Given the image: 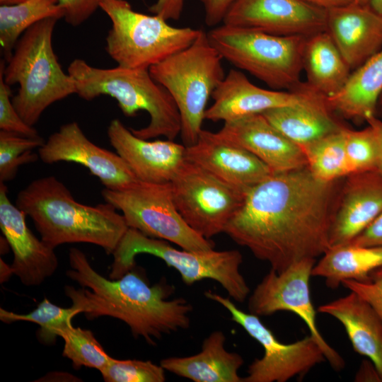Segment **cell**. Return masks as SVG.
<instances>
[{"instance_id": "6da1fadb", "label": "cell", "mask_w": 382, "mask_h": 382, "mask_svg": "<svg viewBox=\"0 0 382 382\" xmlns=\"http://www.w3.org/2000/svg\"><path fill=\"white\" fill-rule=\"evenodd\" d=\"M343 178L321 181L307 166L274 173L248 190L224 233L278 273L316 259L330 248Z\"/></svg>"}, {"instance_id": "7a4b0ae2", "label": "cell", "mask_w": 382, "mask_h": 382, "mask_svg": "<svg viewBox=\"0 0 382 382\" xmlns=\"http://www.w3.org/2000/svg\"><path fill=\"white\" fill-rule=\"evenodd\" d=\"M67 277L81 288L66 286L65 295L88 319L110 316L125 323L132 335L156 345L165 334L189 328L192 305L184 298L169 300L173 285L165 279L151 286L136 267L116 279L96 272L83 252L71 248Z\"/></svg>"}, {"instance_id": "3957f363", "label": "cell", "mask_w": 382, "mask_h": 382, "mask_svg": "<svg viewBox=\"0 0 382 382\" xmlns=\"http://www.w3.org/2000/svg\"><path fill=\"white\" fill-rule=\"evenodd\" d=\"M16 205L32 219L42 241L54 249L85 243L112 254L129 228L112 204H81L53 175L35 179L19 191Z\"/></svg>"}, {"instance_id": "277c9868", "label": "cell", "mask_w": 382, "mask_h": 382, "mask_svg": "<svg viewBox=\"0 0 382 382\" xmlns=\"http://www.w3.org/2000/svg\"><path fill=\"white\" fill-rule=\"evenodd\" d=\"M68 73L75 80L76 94L86 100L102 95L115 98L126 117H134L139 110L150 117L148 125L132 129L143 139L163 136L174 140L181 132V117L168 90L156 81L149 69L117 66L102 69L92 66L81 59L73 60Z\"/></svg>"}, {"instance_id": "5b68a950", "label": "cell", "mask_w": 382, "mask_h": 382, "mask_svg": "<svg viewBox=\"0 0 382 382\" xmlns=\"http://www.w3.org/2000/svg\"><path fill=\"white\" fill-rule=\"evenodd\" d=\"M58 20L47 18L29 28L17 42L6 66L4 63L6 83L19 86L13 104L30 126L52 103L76 94L74 79L62 70L52 47Z\"/></svg>"}, {"instance_id": "8992f818", "label": "cell", "mask_w": 382, "mask_h": 382, "mask_svg": "<svg viewBox=\"0 0 382 382\" xmlns=\"http://www.w3.org/2000/svg\"><path fill=\"white\" fill-rule=\"evenodd\" d=\"M222 57L203 30L187 48L151 66L152 78L173 98L181 117V137L193 145L202 130L209 97L224 79Z\"/></svg>"}, {"instance_id": "52a82bcc", "label": "cell", "mask_w": 382, "mask_h": 382, "mask_svg": "<svg viewBox=\"0 0 382 382\" xmlns=\"http://www.w3.org/2000/svg\"><path fill=\"white\" fill-rule=\"evenodd\" d=\"M156 256L175 268L187 285L210 279L219 282L229 296L243 302L250 288L240 272L242 254L237 250L194 252L178 250L168 241L147 236L129 228L112 253L113 262L109 277L119 279L136 267L135 257L139 254Z\"/></svg>"}, {"instance_id": "ba28073f", "label": "cell", "mask_w": 382, "mask_h": 382, "mask_svg": "<svg viewBox=\"0 0 382 382\" xmlns=\"http://www.w3.org/2000/svg\"><path fill=\"white\" fill-rule=\"evenodd\" d=\"M223 59L273 90L292 91L301 83L306 36H279L222 24L207 33Z\"/></svg>"}, {"instance_id": "9c48e42d", "label": "cell", "mask_w": 382, "mask_h": 382, "mask_svg": "<svg viewBox=\"0 0 382 382\" xmlns=\"http://www.w3.org/2000/svg\"><path fill=\"white\" fill-rule=\"evenodd\" d=\"M100 8L112 22L105 50L125 68L149 69L189 47L201 30L173 27L159 16L137 12L126 0H101Z\"/></svg>"}, {"instance_id": "30bf717a", "label": "cell", "mask_w": 382, "mask_h": 382, "mask_svg": "<svg viewBox=\"0 0 382 382\" xmlns=\"http://www.w3.org/2000/svg\"><path fill=\"white\" fill-rule=\"evenodd\" d=\"M101 194L106 202L122 213L129 228L189 251L214 249L211 239L198 234L183 219L174 204L170 183L138 181L121 190L105 188Z\"/></svg>"}, {"instance_id": "8fae6325", "label": "cell", "mask_w": 382, "mask_h": 382, "mask_svg": "<svg viewBox=\"0 0 382 382\" xmlns=\"http://www.w3.org/2000/svg\"><path fill=\"white\" fill-rule=\"evenodd\" d=\"M170 184L174 204L183 219L207 239L224 231L248 192L186 159Z\"/></svg>"}, {"instance_id": "7c38bea8", "label": "cell", "mask_w": 382, "mask_h": 382, "mask_svg": "<svg viewBox=\"0 0 382 382\" xmlns=\"http://www.w3.org/2000/svg\"><path fill=\"white\" fill-rule=\"evenodd\" d=\"M204 296L225 308L231 318L263 347L264 354L248 366L243 382H285L303 376L316 365L326 360L325 355L310 335L290 344L281 342L258 316L239 309L227 297L210 290Z\"/></svg>"}, {"instance_id": "4fadbf2b", "label": "cell", "mask_w": 382, "mask_h": 382, "mask_svg": "<svg viewBox=\"0 0 382 382\" xmlns=\"http://www.w3.org/2000/svg\"><path fill=\"white\" fill-rule=\"evenodd\" d=\"M315 264L316 259L307 258L279 273L271 269L249 297L248 310L258 316L278 311L294 313L306 324L332 368L340 371L345 367L343 358L325 340L317 326L309 287Z\"/></svg>"}, {"instance_id": "5bb4252c", "label": "cell", "mask_w": 382, "mask_h": 382, "mask_svg": "<svg viewBox=\"0 0 382 382\" xmlns=\"http://www.w3.org/2000/svg\"><path fill=\"white\" fill-rule=\"evenodd\" d=\"M325 8L305 0H236L223 23L279 35L309 36L326 30Z\"/></svg>"}, {"instance_id": "9a60e30c", "label": "cell", "mask_w": 382, "mask_h": 382, "mask_svg": "<svg viewBox=\"0 0 382 382\" xmlns=\"http://www.w3.org/2000/svg\"><path fill=\"white\" fill-rule=\"evenodd\" d=\"M38 155L47 164L62 161L81 164L107 189L121 190L139 181L117 153L93 143L76 122L64 124L52 133L38 149Z\"/></svg>"}, {"instance_id": "2e32d148", "label": "cell", "mask_w": 382, "mask_h": 382, "mask_svg": "<svg viewBox=\"0 0 382 382\" xmlns=\"http://www.w3.org/2000/svg\"><path fill=\"white\" fill-rule=\"evenodd\" d=\"M318 95L306 82L288 91L262 88L241 71L231 69L213 91L214 103L206 110L204 119L228 122L269 109L302 104Z\"/></svg>"}, {"instance_id": "e0dca14e", "label": "cell", "mask_w": 382, "mask_h": 382, "mask_svg": "<svg viewBox=\"0 0 382 382\" xmlns=\"http://www.w3.org/2000/svg\"><path fill=\"white\" fill-rule=\"evenodd\" d=\"M25 216L12 204L7 187L0 182V228L13 252L12 272L24 285L37 286L55 272L58 260L54 249L29 229Z\"/></svg>"}, {"instance_id": "ac0fdd59", "label": "cell", "mask_w": 382, "mask_h": 382, "mask_svg": "<svg viewBox=\"0 0 382 382\" xmlns=\"http://www.w3.org/2000/svg\"><path fill=\"white\" fill-rule=\"evenodd\" d=\"M108 137L116 153L141 182L170 183L185 160V145L170 139H141L118 119L110 122Z\"/></svg>"}, {"instance_id": "d6986e66", "label": "cell", "mask_w": 382, "mask_h": 382, "mask_svg": "<svg viewBox=\"0 0 382 382\" xmlns=\"http://www.w3.org/2000/svg\"><path fill=\"white\" fill-rule=\"evenodd\" d=\"M185 159L244 190L274 173L245 149L222 139L216 132L204 129L195 144L186 146Z\"/></svg>"}, {"instance_id": "ffe728a7", "label": "cell", "mask_w": 382, "mask_h": 382, "mask_svg": "<svg viewBox=\"0 0 382 382\" xmlns=\"http://www.w3.org/2000/svg\"><path fill=\"white\" fill-rule=\"evenodd\" d=\"M382 213V173L345 177L330 232V247L349 243Z\"/></svg>"}, {"instance_id": "44dd1931", "label": "cell", "mask_w": 382, "mask_h": 382, "mask_svg": "<svg viewBox=\"0 0 382 382\" xmlns=\"http://www.w3.org/2000/svg\"><path fill=\"white\" fill-rule=\"evenodd\" d=\"M216 134L254 154L273 173L307 166L302 149L282 134L262 114L224 122Z\"/></svg>"}, {"instance_id": "7402d4cb", "label": "cell", "mask_w": 382, "mask_h": 382, "mask_svg": "<svg viewBox=\"0 0 382 382\" xmlns=\"http://www.w3.org/2000/svg\"><path fill=\"white\" fill-rule=\"evenodd\" d=\"M326 30L354 71L382 49V15L355 2L326 9Z\"/></svg>"}, {"instance_id": "603a6c76", "label": "cell", "mask_w": 382, "mask_h": 382, "mask_svg": "<svg viewBox=\"0 0 382 382\" xmlns=\"http://www.w3.org/2000/svg\"><path fill=\"white\" fill-rule=\"evenodd\" d=\"M344 326L353 349L374 364L382 378V321L372 307L354 291L318 307Z\"/></svg>"}, {"instance_id": "cb8c5ba5", "label": "cell", "mask_w": 382, "mask_h": 382, "mask_svg": "<svg viewBox=\"0 0 382 382\" xmlns=\"http://www.w3.org/2000/svg\"><path fill=\"white\" fill-rule=\"evenodd\" d=\"M226 336L216 330L206 337L201 351L188 357H171L162 359L160 365L175 375L195 382H243L238 370L244 363L236 352L225 347Z\"/></svg>"}, {"instance_id": "d4e9b609", "label": "cell", "mask_w": 382, "mask_h": 382, "mask_svg": "<svg viewBox=\"0 0 382 382\" xmlns=\"http://www.w3.org/2000/svg\"><path fill=\"white\" fill-rule=\"evenodd\" d=\"M260 114L301 149L345 127L323 95L302 104L272 108Z\"/></svg>"}, {"instance_id": "484cf974", "label": "cell", "mask_w": 382, "mask_h": 382, "mask_svg": "<svg viewBox=\"0 0 382 382\" xmlns=\"http://www.w3.org/2000/svg\"><path fill=\"white\" fill-rule=\"evenodd\" d=\"M382 91V49L351 72L345 86L327 98L335 113L345 119L365 121L376 116Z\"/></svg>"}, {"instance_id": "4316f807", "label": "cell", "mask_w": 382, "mask_h": 382, "mask_svg": "<svg viewBox=\"0 0 382 382\" xmlns=\"http://www.w3.org/2000/svg\"><path fill=\"white\" fill-rule=\"evenodd\" d=\"M303 69L308 85L327 98L345 86L352 72L327 30L306 37Z\"/></svg>"}, {"instance_id": "83f0119b", "label": "cell", "mask_w": 382, "mask_h": 382, "mask_svg": "<svg viewBox=\"0 0 382 382\" xmlns=\"http://www.w3.org/2000/svg\"><path fill=\"white\" fill-rule=\"evenodd\" d=\"M382 267V246H359L351 243L330 247L313 266L312 276L325 279L336 289L344 280L370 281V274Z\"/></svg>"}, {"instance_id": "f1b7e54d", "label": "cell", "mask_w": 382, "mask_h": 382, "mask_svg": "<svg viewBox=\"0 0 382 382\" xmlns=\"http://www.w3.org/2000/svg\"><path fill=\"white\" fill-rule=\"evenodd\" d=\"M64 17L58 0H25L0 6V44L8 61L21 35L32 25L47 18Z\"/></svg>"}, {"instance_id": "f546056e", "label": "cell", "mask_w": 382, "mask_h": 382, "mask_svg": "<svg viewBox=\"0 0 382 382\" xmlns=\"http://www.w3.org/2000/svg\"><path fill=\"white\" fill-rule=\"evenodd\" d=\"M346 127L302 149L307 167L316 179L330 182L349 174L345 151Z\"/></svg>"}, {"instance_id": "4dcf8cb0", "label": "cell", "mask_w": 382, "mask_h": 382, "mask_svg": "<svg viewBox=\"0 0 382 382\" xmlns=\"http://www.w3.org/2000/svg\"><path fill=\"white\" fill-rule=\"evenodd\" d=\"M57 335L64 342L63 357L71 361L75 369L84 366L100 372L112 359L89 330L71 324L57 330Z\"/></svg>"}, {"instance_id": "1f68e13d", "label": "cell", "mask_w": 382, "mask_h": 382, "mask_svg": "<svg viewBox=\"0 0 382 382\" xmlns=\"http://www.w3.org/2000/svg\"><path fill=\"white\" fill-rule=\"evenodd\" d=\"M80 311L73 305L69 308H62L44 299L36 308L25 314L16 313L0 308V319L5 323L17 321H28L40 326L37 332L39 339L44 343L50 344L55 341L57 330L72 324L71 320Z\"/></svg>"}, {"instance_id": "d6a6232c", "label": "cell", "mask_w": 382, "mask_h": 382, "mask_svg": "<svg viewBox=\"0 0 382 382\" xmlns=\"http://www.w3.org/2000/svg\"><path fill=\"white\" fill-rule=\"evenodd\" d=\"M44 142L41 137L32 138L0 130V182L13 180L21 166L40 158L33 149Z\"/></svg>"}, {"instance_id": "836d02e7", "label": "cell", "mask_w": 382, "mask_h": 382, "mask_svg": "<svg viewBox=\"0 0 382 382\" xmlns=\"http://www.w3.org/2000/svg\"><path fill=\"white\" fill-rule=\"evenodd\" d=\"M345 151L349 174L378 169L380 151L373 128L345 129Z\"/></svg>"}, {"instance_id": "e575fe53", "label": "cell", "mask_w": 382, "mask_h": 382, "mask_svg": "<svg viewBox=\"0 0 382 382\" xmlns=\"http://www.w3.org/2000/svg\"><path fill=\"white\" fill-rule=\"evenodd\" d=\"M165 369L151 361L112 357L100 374L105 382H163Z\"/></svg>"}, {"instance_id": "d590c367", "label": "cell", "mask_w": 382, "mask_h": 382, "mask_svg": "<svg viewBox=\"0 0 382 382\" xmlns=\"http://www.w3.org/2000/svg\"><path fill=\"white\" fill-rule=\"evenodd\" d=\"M4 62L1 59L0 63V129L32 138L40 137L37 131L23 120L13 104L10 86L4 79Z\"/></svg>"}, {"instance_id": "8d00e7d4", "label": "cell", "mask_w": 382, "mask_h": 382, "mask_svg": "<svg viewBox=\"0 0 382 382\" xmlns=\"http://www.w3.org/2000/svg\"><path fill=\"white\" fill-rule=\"evenodd\" d=\"M342 284L366 301L382 321V267L371 272L369 282L347 279Z\"/></svg>"}, {"instance_id": "74e56055", "label": "cell", "mask_w": 382, "mask_h": 382, "mask_svg": "<svg viewBox=\"0 0 382 382\" xmlns=\"http://www.w3.org/2000/svg\"><path fill=\"white\" fill-rule=\"evenodd\" d=\"M101 0H58L64 12L65 21L79 26L88 20L100 8Z\"/></svg>"}, {"instance_id": "f35d334b", "label": "cell", "mask_w": 382, "mask_h": 382, "mask_svg": "<svg viewBox=\"0 0 382 382\" xmlns=\"http://www.w3.org/2000/svg\"><path fill=\"white\" fill-rule=\"evenodd\" d=\"M204 10L205 23L214 27L223 21L236 0H199Z\"/></svg>"}, {"instance_id": "ab89813d", "label": "cell", "mask_w": 382, "mask_h": 382, "mask_svg": "<svg viewBox=\"0 0 382 382\" xmlns=\"http://www.w3.org/2000/svg\"><path fill=\"white\" fill-rule=\"evenodd\" d=\"M349 243L359 246H382V213Z\"/></svg>"}, {"instance_id": "60d3db41", "label": "cell", "mask_w": 382, "mask_h": 382, "mask_svg": "<svg viewBox=\"0 0 382 382\" xmlns=\"http://www.w3.org/2000/svg\"><path fill=\"white\" fill-rule=\"evenodd\" d=\"M185 0H156L149 11L166 21L180 19L183 10Z\"/></svg>"}, {"instance_id": "b9f144b4", "label": "cell", "mask_w": 382, "mask_h": 382, "mask_svg": "<svg viewBox=\"0 0 382 382\" xmlns=\"http://www.w3.org/2000/svg\"><path fill=\"white\" fill-rule=\"evenodd\" d=\"M356 381H379L382 378L374 364L369 361H363L355 375Z\"/></svg>"}, {"instance_id": "7bdbcfd3", "label": "cell", "mask_w": 382, "mask_h": 382, "mask_svg": "<svg viewBox=\"0 0 382 382\" xmlns=\"http://www.w3.org/2000/svg\"><path fill=\"white\" fill-rule=\"evenodd\" d=\"M366 122L373 128L378 140L380 151L378 171L382 173V120H381L376 116H373L369 118L366 120Z\"/></svg>"}, {"instance_id": "ee69618b", "label": "cell", "mask_w": 382, "mask_h": 382, "mask_svg": "<svg viewBox=\"0 0 382 382\" xmlns=\"http://www.w3.org/2000/svg\"><path fill=\"white\" fill-rule=\"evenodd\" d=\"M313 5L328 9L354 2V0H305Z\"/></svg>"}, {"instance_id": "f6af8a7d", "label": "cell", "mask_w": 382, "mask_h": 382, "mask_svg": "<svg viewBox=\"0 0 382 382\" xmlns=\"http://www.w3.org/2000/svg\"><path fill=\"white\" fill-rule=\"evenodd\" d=\"M1 282L7 280L13 274L11 265H8L2 259H1Z\"/></svg>"}, {"instance_id": "bcb514c9", "label": "cell", "mask_w": 382, "mask_h": 382, "mask_svg": "<svg viewBox=\"0 0 382 382\" xmlns=\"http://www.w3.org/2000/svg\"><path fill=\"white\" fill-rule=\"evenodd\" d=\"M369 5L374 11L382 15V0H370Z\"/></svg>"}, {"instance_id": "7dc6e473", "label": "cell", "mask_w": 382, "mask_h": 382, "mask_svg": "<svg viewBox=\"0 0 382 382\" xmlns=\"http://www.w3.org/2000/svg\"><path fill=\"white\" fill-rule=\"evenodd\" d=\"M376 116L382 120V91L378 99Z\"/></svg>"}, {"instance_id": "c3c4849f", "label": "cell", "mask_w": 382, "mask_h": 382, "mask_svg": "<svg viewBox=\"0 0 382 382\" xmlns=\"http://www.w3.org/2000/svg\"><path fill=\"white\" fill-rule=\"evenodd\" d=\"M23 1L25 0H0V4L1 5L15 4L20 3Z\"/></svg>"}, {"instance_id": "681fc988", "label": "cell", "mask_w": 382, "mask_h": 382, "mask_svg": "<svg viewBox=\"0 0 382 382\" xmlns=\"http://www.w3.org/2000/svg\"><path fill=\"white\" fill-rule=\"evenodd\" d=\"M370 0H354V2L361 5H369Z\"/></svg>"}]
</instances>
